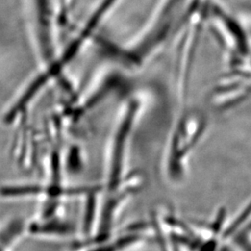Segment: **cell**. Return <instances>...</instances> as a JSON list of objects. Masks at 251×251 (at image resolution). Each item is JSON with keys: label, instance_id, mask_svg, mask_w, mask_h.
I'll return each instance as SVG.
<instances>
[{"label": "cell", "instance_id": "1", "mask_svg": "<svg viewBox=\"0 0 251 251\" xmlns=\"http://www.w3.org/2000/svg\"><path fill=\"white\" fill-rule=\"evenodd\" d=\"M29 31L39 55L48 64L57 57L56 37L61 22L59 0H23Z\"/></svg>", "mask_w": 251, "mask_h": 251}, {"label": "cell", "instance_id": "2", "mask_svg": "<svg viewBox=\"0 0 251 251\" xmlns=\"http://www.w3.org/2000/svg\"><path fill=\"white\" fill-rule=\"evenodd\" d=\"M123 1L124 0H98L87 19L85 20V24L93 30H97L99 25L111 16Z\"/></svg>", "mask_w": 251, "mask_h": 251}, {"label": "cell", "instance_id": "3", "mask_svg": "<svg viewBox=\"0 0 251 251\" xmlns=\"http://www.w3.org/2000/svg\"><path fill=\"white\" fill-rule=\"evenodd\" d=\"M70 228L68 225L56 220H45L44 222L34 223L28 227L31 234L38 236H63L69 234Z\"/></svg>", "mask_w": 251, "mask_h": 251}, {"label": "cell", "instance_id": "4", "mask_svg": "<svg viewBox=\"0 0 251 251\" xmlns=\"http://www.w3.org/2000/svg\"><path fill=\"white\" fill-rule=\"evenodd\" d=\"M25 232L24 224L20 220H15L0 230V247L2 249H10L22 237Z\"/></svg>", "mask_w": 251, "mask_h": 251}]
</instances>
